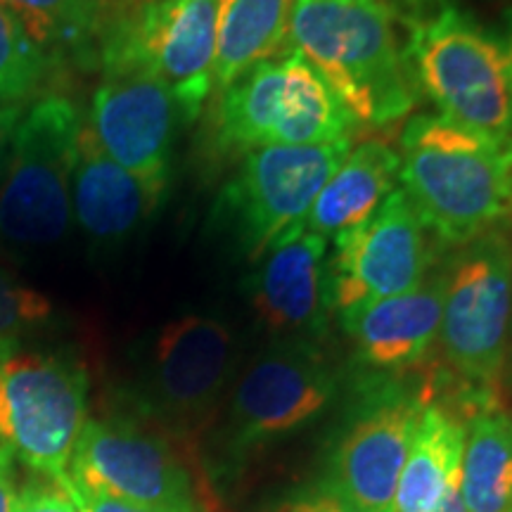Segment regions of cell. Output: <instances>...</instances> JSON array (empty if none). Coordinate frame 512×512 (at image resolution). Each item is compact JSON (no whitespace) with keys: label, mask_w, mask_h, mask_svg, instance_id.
I'll return each mask as SVG.
<instances>
[{"label":"cell","mask_w":512,"mask_h":512,"mask_svg":"<svg viewBox=\"0 0 512 512\" xmlns=\"http://www.w3.org/2000/svg\"><path fill=\"white\" fill-rule=\"evenodd\" d=\"M401 24L408 19L387 0H292L287 46L356 121L389 126L418 98Z\"/></svg>","instance_id":"cell-1"},{"label":"cell","mask_w":512,"mask_h":512,"mask_svg":"<svg viewBox=\"0 0 512 512\" xmlns=\"http://www.w3.org/2000/svg\"><path fill=\"white\" fill-rule=\"evenodd\" d=\"M399 145L401 190L422 226L444 245L482 238L512 211V136L418 114Z\"/></svg>","instance_id":"cell-2"},{"label":"cell","mask_w":512,"mask_h":512,"mask_svg":"<svg viewBox=\"0 0 512 512\" xmlns=\"http://www.w3.org/2000/svg\"><path fill=\"white\" fill-rule=\"evenodd\" d=\"M81 128L79 107L62 93L41 95L24 107L0 181L5 245L50 247L67 235Z\"/></svg>","instance_id":"cell-3"},{"label":"cell","mask_w":512,"mask_h":512,"mask_svg":"<svg viewBox=\"0 0 512 512\" xmlns=\"http://www.w3.org/2000/svg\"><path fill=\"white\" fill-rule=\"evenodd\" d=\"M408 29L406 57L415 88H422L441 117L472 131L512 136V91L501 38L453 5H441Z\"/></svg>","instance_id":"cell-4"},{"label":"cell","mask_w":512,"mask_h":512,"mask_svg":"<svg viewBox=\"0 0 512 512\" xmlns=\"http://www.w3.org/2000/svg\"><path fill=\"white\" fill-rule=\"evenodd\" d=\"M356 119L297 53L254 64L216 107L214 143L223 152L271 145H325L351 138Z\"/></svg>","instance_id":"cell-5"},{"label":"cell","mask_w":512,"mask_h":512,"mask_svg":"<svg viewBox=\"0 0 512 512\" xmlns=\"http://www.w3.org/2000/svg\"><path fill=\"white\" fill-rule=\"evenodd\" d=\"M219 0H140L105 17L98 62L105 72L140 69L174 95L183 124L214 93Z\"/></svg>","instance_id":"cell-6"},{"label":"cell","mask_w":512,"mask_h":512,"mask_svg":"<svg viewBox=\"0 0 512 512\" xmlns=\"http://www.w3.org/2000/svg\"><path fill=\"white\" fill-rule=\"evenodd\" d=\"M88 375L60 354L0 358V446L60 484L86 425Z\"/></svg>","instance_id":"cell-7"},{"label":"cell","mask_w":512,"mask_h":512,"mask_svg":"<svg viewBox=\"0 0 512 512\" xmlns=\"http://www.w3.org/2000/svg\"><path fill=\"white\" fill-rule=\"evenodd\" d=\"M351 138L325 145L249 150L223 188L216 219L226 221L249 261H259L287 230L302 226L318 192L351 152Z\"/></svg>","instance_id":"cell-8"},{"label":"cell","mask_w":512,"mask_h":512,"mask_svg":"<svg viewBox=\"0 0 512 512\" xmlns=\"http://www.w3.org/2000/svg\"><path fill=\"white\" fill-rule=\"evenodd\" d=\"M512 311V245L494 228L467 242L446 273L441 342L453 368L477 387L498 380Z\"/></svg>","instance_id":"cell-9"},{"label":"cell","mask_w":512,"mask_h":512,"mask_svg":"<svg viewBox=\"0 0 512 512\" xmlns=\"http://www.w3.org/2000/svg\"><path fill=\"white\" fill-rule=\"evenodd\" d=\"M332 242V309L339 320L380 299L415 290L432 261L427 228L401 188L373 216Z\"/></svg>","instance_id":"cell-10"},{"label":"cell","mask_w":512,"mask_h":512,"mask_svg":"<svg viewBox=\"0 0 512 512\" xmlns=\"http://www.w3.org/2000/svg\"><path fill=\"white\" fill-rule=\"evenodd\" d=\"M337 394V377L313 342L280 339L242 373L230 401V448L245 453L309 425Z\"/></svg>","instance_id":"cell-11"},{"label":"cell","mask_w":512,"mask_h":512,"mask_svg":"<svg viewBox=\"0 0 512 512\" xmlns=\"http://www.w3.org/2000/svg\"><path fill=\"white\" fill-rule=\"evenodd\" d=\"M69 475L152 512H200L188 470L152 434L119 420H86Z\"/></svg>","instance_id":"cell-12"},{"label":"cell","mask_w":512,"mask_h":512,"mask_svg":"<svg viewBox=\"0 0 512 512\" xmlns=\"http://www.w3.org/2000/svg\"><path fill=\"white\" fill-rule=\"evenodd\" d=\"M176 100L157 76L140 69L105 72L86 126L102 150L159 197L171 178Z\"/></svg>","instance_id":"cell-13"},{"label":"cell","mask_w":512,"mask_h":512,"mask_svg":"<svg viewBox=\"0 0 512 512\" xmlns=\"http://www.w3.org/2000/svg\"><path fill=\"white\" fill-rule=\"evenodd\" d=\"M256 264L249 302L261 323L280 339L311 342L323 335L332 311L328 240L302 223L280 235Z\"/></svg>","instance_id":"cell-14"},{"label":"cell","mask_w":512,"mask_h":512,"mask_svg":"<svg viewBox=\"0 0 512 512\" xmlns=\"http://www.w3.org/2000/svg\"><path fill=\"white\" fill-rule=\"evenodd\" d=\"M422 408L425 403L401 394L377 399L337 446L323 489L366 512H394Z\"/></svg>","instance_id":"cell-15"},{"label":"cell","mask_w":512,"mask_h":512,"mask_svg":"<svg viewBox=\"0 0 512 512\" xmlns=\"http://www.w3.org/2000/svg\"><path fill=\"white\" fill-rule=\"evenodd\" d=\"M235 339L223 320L183 316L159 332L155 392L171 418L197 425L219 403L233 373Z\"/></svg>","instance_id":"cell-16"},{"label":"cell","mask_w":512,"mask_h":512,"mask_svg":"<svg viewBox=\"0 0 512 512\" xmlns=\"http://www.w3.org/2000/svg\"><path fill=\"white\" fill-rule=\"evenodd\" d=\"M162 200L114 162L83 124L72 176V214L88 240L100 247L126 242L155 214Z\"/></svg>","instance_id":"cell-17"},{"label":"cell","mask_w":512,"mask_h":512,"mask_svg":"<svg viewBox=\"0 0 512 512\" xmlns=\"http://www.w3.org/2000/svg\"><path fill=\"white\" fill-rule=\"evenodd\" d=\"M446 275L422 280L411 292L380 299L342 318L354 337L358 361L375 370H401L418 363L439 335Z\"/></svg>","instance_id":"cell-18"},{"label":"cell","mask_w":512,"mask_h":512,"mask_svg":"<svg viewBox=\"0 0 512 512\" xmlns=\"http://www.w3.org/2000/svg\"><path fill=\"white\" fill-rule=\"evenodd\" d=\"M399 178V152L382 140H366L344 159L306 214L304 226L325 240L373 216L394 192Z\"/></svg>","instance_id":"cell-19"},{"label":"cell","mask_w":512,"mask_h":512,"mask_svg":"<svg viewBox=\"0 0 512 512\" xmlns=\"http://www.w3.org/2000/svg\"><path fill=\"white\" fill-rule=\"evenodd\" d=\"M292 0H219L214 91H226L254 64L283 53Z\"/></svg>","instance_id":"cell-20"},{"label":"cell","mask_w":512,"mask_h":512,"mask_svg":"<svg viewBox=\"0 0 512 512\" xmlns=\"http://www.w3.org/2000/svg\"><path fill=\"white\" fill-rule=\"evenodd\" d=\"M463 448L465 430L453 415L439 406L422 408L396 484L394 512H432L448 484L458 477Z\"/></svg>","instance_id":"cell-21"},{"label":"cell","mask_w":512,"mask_h":512,"mask_svg":"<svg viewBox=\"0 0 512 512\" xmlns=\"http://www.w3.org/2000/svg\"><path fill=\"white\" fill-rule=\"evenodd\" d=\"M0 8L24 29L53 69L98 53L107 17L102 0H0Z\"/></svg>","instance_id":"cell-22"},{"label":"cell","mask_w":512,"mask_h":512,"mask_svg":"<svg viewBox=\"0 0 512 512\" xmlns=\"http://www.w3.org/2000/svg\"><path fill=\"white\" fill-rule=\"evenodd\" d=\"M460 494L467 512H512V420L503 413L475 415L465 432Z\"/></svg>","instance_id":"cell-23"},{"label":"cell","mask_w":512,"mask_h":512,"mask_svg":"<svg viewBox=\"0 0 512 512\" xmlns=\"http://www.w3.org/2000/svg\"><path fill=\"white\" fill-rule=\"evenodd\" d=\"M50 72L46 55L0 8V105H27Z\"/></svg>","instance_id":"cell-24"},{"label":"cell","mask_w":512,"mask_h":512,"mask_svg":"<svg viewBox=\"0 0 512 512\" xmlns=\"http://www.w3.org/2000/svg\"><path fill=\"white\" fill-rule=\"evenodd\" d=\"M53 313L48 297L19 285L0 266V358L19 349V339L43 325Z\"/></svg>","instance_id":"cell-25"},{"label":"cell","mask_w":512,"mask_h":512,"mask_svg":"<svg viewBox=\"0 0 512 512\" xmlns=\"http://www.w3.org/2000/svg\"><path fill=\"white\" fill-rule=\"evenodd\" d=\"M60 489L69 496V501L76 505L79 512H152L140 508V505L126 503L117 496L105 494V491L93 489V486L83 484L81 479L67 475L60 482Z\"/></svg>","instance_id":"cell-26"},{"label":"cell","mask_w":512,"mask_h":512,"mask_svg":"<svg viewBox=\"0 0 512 512\" xmlns=\"http://www.w3.org/2000/svg\"><path fill=\"white\" fill-rule=\"evenodd\" d=\"M15 512H79L76 505L62 489H46V486H27L17 496Z\"/></svg>","instance_id":"cell-27"},{"label":"cell","mask_w":512,"mask_h":512,"mask_svg":"<svg viewBox=\"0 0 512 512\" xmlns=\"http://www.w3.org/2000/svg\"><path fill=\"white\" fill-rule=\"evenodd\" d=\"M278 512H366V510L342 501L339 496L330 494L328 489H320V491H313L309 496L297 498V501L285 503Z\"/></svg>","instance_id":"cell-28"},{"label":"cell","mask_w":512,"mask_h":512,"mask_svg":"<svg viewBox=\"0 0 512 512\" xmlns=\"http://www.w3.org/2000/svg\"><path fill=\"white\" fill-rule=\"evenodd\" d=\"M17 496L15 456H12L8 448L0 446V512H15Z\"/></svg>","instance_id":"cell-29"},{"label":"cell","mask_w":512,"mask_h":512,"mask_svg":"<svg viewBox=\"0 0 512 512\" xmlns=\"http://www.w3.org/2000/svg\"><path fill=\"white\" fill-rule=\"evenodd\" d=\"M24 114V105H0V174L8 162L12 138H15L17 124Z\"/></svg>","instance_id":"cell-30"},{"label":"cell","mask_w":512,"mask_h":512,"mask_svg":"<svg viewBox=\"0 0 512 512\" xmlns=\"http://www.w3.org/2000/svg\"><path fill=\"white\" fill-rule=\"evenodd\" d=\"M432 512H467L463 494H460V472L458 477L448 484V489L444 491V496H441V501L434 505Z\"/></svg>","instance_id":"cell-31"},{"label":"cell","mask_w":512,"mask_h":512,"mask_svg":"<svg viewBox=\"0 0 512 512\" xmlns=\"http://www.w3.org/2000/svg\"><path fill=\"white\" fill-rule=\"evenodd\" d=\"M387 3H392L394 8L408 19V24H411V22H415V19H420V15H422L420 10L425 8L430 0H387Z\"/></svg>","instance_id":"cell-32"},{"label":"cell","mask_w":512,"mask_h":512,"mask_svg":"<svg viewBox=\"0 0 512 512\" xmlns=\"http://www.w3.org/2000/svg\"><path fill=\"white\" fill-rule=\"evenodd\" d=\"M503 50H505V64H508V79H510V91H512V10L508 12V34L503 38Z\"/></svg>","instance_id":"cell-33"}]
</instances>
